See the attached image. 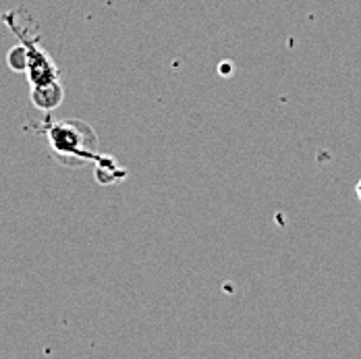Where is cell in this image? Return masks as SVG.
Listing matches in <instances>:
<instances>
[{
    "instance_id": "cell-5",
    "label": "cell",
    "mask_w": 361,
    "mask_h": 359,
    "mask_svg": "<svg viewBox=\"0 0 361 359\" xmlns=\"http://www.w3.org/2000/svg\"><path fill=\"white\" fill-rule=\"evenodd\" d=\"M355 193H357V197H360V202H361V179H360V183L355 185Z\"/></svg>"
},
{
    "instance_id": "cell-1",
    "label": "cell",
    "mask_w": 361,
    "mask_h": 359,
    "mask_svg": "<svg viewBox=\"0 0 361 359\" xmlns=\"http://www.w3.org/2000/svg\"><path fill=\"white\" fill-rule=\"evenodd\" d=\"M46 127L48 144L59 162L67 166H83L100 158L96 131L87 123L67 118L59 123H48Z\"/></svg>"
},
{
    "instance_id": "cell-4",
    "label": "cell",
    "mask_w": 361,
    "mask_h": 359,
    "mask_svg": "<svg viewBox=\"0 0 361 359\" xmlns=\"http://www.w3.org/2000/svg\"><path fill=\"white\" fill-rule=\"evenodd\" d=\"M6 63L8 67L15 73H25L27 71V63H30V54H27V48L19 42L17 46H13L6 54Z\"/></svg>"
},
{
    "instance_id": "cell-2",
    "label": "cell",
    "mask_w": 361,
    "mask_h": 359,
    "mask_svg": "<svg viewBox=\"0 0 361 359\" xmlns=\"http://www.w3.org/2000/svg\"><path fill=\"white\" fill-rule=\"evenodd\" d=\"M4 21L6 25L13 30V34L17 36V39L27 48V54H30V63H27V77H30V83L32 87L34 85H46V83H52V81H61V71L56 67V63L50 59V54L39 48V37H32L27 34V30L19 28L13 19V15H4Z\"/></svg>"
},
{
    "instance_id": "cell-3",
    "label": "cell",
    "mask_w": 361,
    "mask_h": 359,
    "mask_svg": "<svg viewBox=\"0 0 361 359\" xmlns=\"http://www.w3.org/2000/svg\"><path fill=\"white\" fill-rule=\"evenodd\" d=\"M63 98H65V87L61 81H52L46 85H34L32 87V102L37 110L52 112L54 108L61 107Z\"/></svg>"
}]
</instances>
